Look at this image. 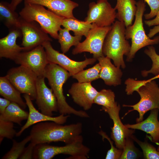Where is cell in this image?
I'll return each instance as SVG.
<instances>
[{
	"mask_svg": "<svg viewBox=\"0 0 159 159\" xmlns=\"http://www.w3.org/2000/svg\"><path fill=\"white\" fill-rule=\"evenodd\" d=\"M150 79L147 80H137L132 78L127 79L125 83V92L128 95H132L134 91L137 92L139 89L148 82Z\"/></svg>",
	"mask_w": 159,
	"mask_h": 159,
	"instance_id": "36",
	"label": "cell"
},
{
	"mask_svg": "<svg viewBox=\"0 0 159 159\" xmlns=\"http://www.w3.org/2000/svg\"><path fill=\"white\" fill-rule=\"evenodd\" d=\"M125 28L123 22L115 21L106 37L102 49L104 56L112 59L116 66L123 69L126 67L123 56L128 55L131 47L125 38Z\"/></svg>",
	"mask_w": 159,
	"mask_h": 159,
	"instance_id": "2",
	"label": "cell"
},
{
	"mask_svg": "<svg viewBox=\"0 0 159 159\" xmlns=\"http://www.w3.org/2000/svg\"><path fill=\"white\" fill-rule=\"evenodd\" d=\"M83 140L80 139L63 146L50 145L47 143L37 145L33 159H51L60 154L69 155V158L72 159H87L90 150L83 143Z\"/></svg>",
	"mask_w": 159,
	"mask_h": 159,
	"instance_id": "6",
	"label": "cell"
},
{
	"mask_svg": "<svg viewBox=\"0 0 159 159\" xmlns=\"http://www.w3.org/2000/svg\"><path fill=\"white\" fill-rule=\"evenodd\" d=\"M114 7L116 12V18L123 22L126 27L132 24L137 10L136 3L135 0H116Z\"/></svg>",
	"mask_w": 159,
	"mask_h": 159,
	"instance_id": "22",
	"label": "cell"
},
{
	"mask_svg": "<svg viewBox=\"0 0 159 159\" xmlns=\"http://www.w3.org/2000/svg\"><path fill=\"white\" fill-rule=\"evenodd\" d=\"M82 37L81 36H72L69 30L64 28H61L59 32L57 39L62 53H66L72 46L77 45L80 42Z\"/></svg>",
	"mask_w": 159,
	"mask_h": 159,
	"instance_id": "27",
	"label": "cell"
},
{
	"mask_svg": "<svg viewBox=\"0 0 159 159\" xmlns=\"http://www.w3.org/2000/svg\"><path fill=\"white\" fill-rule=\"evenodd\" d=\"M131 137L142 149L144 159H159V152L153 145L147 142L140 140L133 135Z\"/></svg>",
	"mask_w": 159,
	"mask_h": 159,
	"instance_id": "32",
	"label": "cell"
},
{
	"mask_svg": "<svg viewBox=\"0 0 159 159\" xmlns=\"http://www.w3.org/2000/svg\"><path fill=\"white\" fill-rule=\"evenodd\" d=\"M144 53L151 59L152 64L150 69L142 71V76L145 77L149 74H152L159 77V55L157 53L155 48L152 45L148 46L144 50Z\"/></svg>",
	"mask_w": 159,
	"mask_h": 159,
	"instance_id": "31",
	"label": "cell"
},
{
	"mask_svg": "<svg viewBox=\"0 0 159 159\" xmlns=\"http://www.w3.org/2000/svg\"><path fill=\"white\" fill-rule=\"evenodd\" d=\"M36 145L35 144L30 142L28 145L25 148L19 159H33L34 149Z\"/></svg>",
	"mask_w": 159,
	"mask_h": 159,
	"instance_id": "38",
	"label": "cell"
},
{
	"mask_svg": "<svg viewBox=\"0 0 159 159\" xmlns=\"http://www.w3.org/2000/svg\"><path fill=\"white\" fill-rule=\"evenodd\" d=\"M120 110L119 104L110 109L102 107V110L108 113L113 122V126L111 127V138L117 148L123 149L126 138L131 136L135 130L128 128L123 124L119 116Z\"/></svg>",
	"mask_w": 159,
	"mask_h": 159,
	"instance_id": "15",
	"label": "cell"
},
{
	"mask_svg": "<svg viewBox=\"0 0 159 159\" xmlns=\"http://www.w3.org/2000/svg\"><path fill=\"white\" fill-rule=\"evenodd\" d=\"M71 76L65 69L56 64L50 63L47 65L45 74L57 100L58 111L60 114H73L82 118H88L85 111L75 110L67 102L63 91V86Z\"/></svg>",
	"mask_w": 159,
	"mask_h": 159,
	"instance_id": "3",
	"label": "cell"
},
{
	"mask_svg": "<svg viewBox=\"0 0 159 159\" xmlns=\"http://www.w3.org/2000/svg\"><path fill=\"white\" fill-rule=\"evenodd\" d=\"M14 123L0 119V143L4 138L12 140L17 132L14 128Z\"/></svg>",
	"mask_w": 159,
	"mask_h": 159,
	"instance_id": "34",
	"label": "cell"
},
{
	"mask_svg": "<svg viewBox=\"0 0 159 159\" xmlns=\"http://www.w3.org/2000/svg\"><path fill=\"white\" fill-rule=\"evenodd\" d=\"M29 112L24 110L17 103L11 102L4 113L0 115V119L21 125L22 122L27 120Z\"/></svg>",
	"mask_w": 159,
	"mask_h": 159,
	"instance_id": "24",
	"label": "cell"
},
{
	"mask_svg": "<svg viewBox=\"0 0 159 159\" xmlns=\"http://www.w3.org/2000/svg\"><path fill=\"white\" fill-rule=\"evenodd\" d=\"M8 34L0 39V57L9 59L14 61L24 48L16 43L17 39L22 37L20 28L9 29Z\"/></svg>",
	"mask_w": 159,
	"mask_h": 159,
	"instance_id": "19",
	"label": "cell"
},
{
	"mask_svg": "<svg viewBox=\"0 0 159 159\" xmlns=\"http://www.w3.org/2000/svg\"><path fill=\"white\" fill-rule=\"evenodd\" d=\"M144 22L146 25L149 27L159 25V11L155 18L152 20H145Z\"/></svg>",
	"mask_w": 159,
	"mask_h": 159,
	"instance_id": "40",
	"label": "cell"
},
{
	"mask_svg": "<svg viewBox=\"0 0 159 159\" xmlns=\"http://www.w3.org/2000/svg\"><path fill=\"white\" fill-rule=\"evenodd\" d=\"M27 106L29 110V116L26 123L17 132L16 136H20L23 132L32 125L39 122L44 121H53L57 123L63 124L69 117L68 115L60 114L58 116L53 117L46 115L39 112L34 106L30 96L24 94L23 96Z\"/></svg>",
	"mask_w": 159,
	"mask_h": 159,
	"instance_id": "17",
	"label": "cell"
},
{
	"mask_svg": "<svg viewBox=\"0 0 159 159\" xmlns=\"http://www.w3.org/2000/svg\"><path fill=\"white\" fill-rule=\"evenodd\" d=\"M21 94L6 76L0 77V95L11 102L17 103L23 109H24L27 105L22 98Z\"/></svg>",
	"mask_w": 159,
	"mask_h": 159,
	"instance_id": "23",
	"label": "cell"
},
{
	"mask_svg": "<svg viewBox=\"0 0 159 159\" xmlns=\"http://www.w3.org/2000/svg\"><path fill=\"white\" fill-rule=\"evenodd\" d=\"M93 24V26L89 31L85 39L82 42H80L72 50L73 54L89 52L92 54L93 57L97 60L98 58L104 56L102 51L103 45L112 25L100 27Z\"/></svg>",
	"mask_w": 159,
	"mask_h": 159,
	"instance_id": "9",
	"label": "cell"
},
{
	"mask_svg": "<svg viewBox=\"0 0 159 159\" xmlns=\"http://www.w3.org/2000/svg\"><path fill=\"white\" fill-rule=\"evenodd\" d=\"M159 109L151 110L150 114L145 120L134 124H127L125 126L128 128L142 130L149 134L152 141L158 144L159 142V120L158 116Z\"/></svg>",
	"mask_w": 159,
	"mask_h": 159,
	"instance_id": "21",
	"label": "cell"
},
{
	"mask_svg": "<svg viewBox=\"0 0 159 159\" xmlns=\"http://www.w3.org/2000/svg\"><path fill=\"white\" fill-rule=\"evenodd\" d=\"M99 134L101 135L103 140L106 139L109 142L111 145L110 149L108 150L105 157L106 159H118L121 155L122 149H121L115 147L113 145V141H112L106 132L101 130L98 132Z\"/></svg>",
	"mask_w": 159,
	"mask_h": 159,
	"instance_id": "35",
	"label": "cell"
},
{
	"mask_svg": "<svg viewBox=\"0 0 159 159\" xmlns=\"http://www.w3.org/2000/svg\"><path fill=\"white\" fill-rule=\"evenodd\" d=\"M45 78L38 77L36 102L41 112L52 116L53 112L58 111L57 100L52 89L48 87L45 84Z\"/></svg>",
	"mask_w": 159,
	"mask_h": 159,
	"instance_id": "14",
	"label": "cell"
},
{
	"mask_svg": "<svg viewBox=\"0 0 159 159\" xmlns=\"http://www.w3.org/2000/svg\"><path fill=\"white\" fill-rule=\"evenodd\" d=\"M159 32V25H156L153 28L150 29L149 32L147 35L149 37L151 38Z\"/></svg>",
	"mask_w": 159,
	"mask_h": 159,
	"instance_id": "41",
	"label": "cell"
},
{
	"mask_svg": "<svg viewBox=\"0 0 159 159\" xmlns=\"http://www.w3.org/2000/svg\"><path fill=\"white\" fill-rule=\"evenodd\" d=\"M22 34L21 45L24 51L30 50L46 41L52 42V39L35 21H26L20 16V27Z\"/></svg>",
	"mask_w": 159,
	"mask_h": 159,
	"instance_id": "13",
	"label": "cell"
},
{
	"mask_svg": "<svg viewBox=\"0 0 159 159\" xmlns=\"http://www.w3.org/2000/svg\"><path fill=\"white\" fill-rule=\"evenodd\" d=\"M14 61L16 64L30 69L38 77H45L46 68L49 63L45 49L42 45L29 51L21 52Z\"/></svg>",
	"mask_w": 159,
	"mask_h": 159,
	"instance_id": "10",
	"label": "cell"
},
{
	"mask_svg": "<svg viewBox=\"0 0 159 159\" xmlns=\"http://www.w3.org/2000/svg\"><path fill=\"white\" fill-rule=\"evenodd\" d=\"M149 6L150 11L148 13L144 15L145 19L149 20L156 15L159 11V0H143Z\"/></svg>",
	"mask_w": 159,
	"mask_h": 159,
	"instance_id": "37",
	"label": "cell"
},
{
	"mask_svg": "<svg viewBox=\"0 0 159 159\" xmlns=\"http://www.w3.org/2000/svg\"><path fill=\"white\" fill-rule=\"evenodd\" d=\"M23 0H12L10 4L11 9L15 10L17 6Z\"/></svg>",
	"mask_w": 159,
	"mask_h": 159,
	"instance_id": "42",
	"label": "cell"
},
{
	"mask_svg": "<svg viewBox=\"0 0 159 159\" xmlns=\"http://www.w3.org/2000/svg\"><path fill=\"white\" fill-rule=\"evenodd\" d=\"M68 92L76 104L87 110L91 108L98 91L91 82H77L72 84Z\"/></svg>",
	"mask_w": 159,
	"mask_h": 159,
	"instance_id": "16",
	"label": "cell"
},
{
	"mask_svg": "<svg viewBox=\"0 0 159 159\" xmlns=\"http://www.w3.org/2000/svg\"><path fill=\"white\" fill-rule=\"evenodd\" d=\"M158 78L155 76L150 79L145 84L141 86L137 92L140 95V99L137 103L133 105H123L124 107H129L133 110L137 111L139 117L136 119L137 122L143 120L144 114L148 111L155 109H159V87L154 80Z\"/></svg>",
	"mask_w": 159,
	"mask_h": 159,
	"instance_id": "7",
	"label": "cell"
},
{
	"mask_svg": "<svg viewBox=\"0 0 159 159\" xmlns=\"http://www.w3.org/2000/svg\"><path fill=\"white\" fill-rule=\"evenodd\" d=\"M82 130L80 122L63 125L53 121L40 122L32 127L30 142L36 145L58 142L67 144L83 139Z\"/></svg>",
	"mask_w": 159,
	"mask_h": 159,
	"instance_id": "1",
	"label": "cell"
},
{
	"mask_svg": "<svg viewBox=\"0 0 159 159\" xmlns=\"http://www.w3.org/2000/svg\"><path fill=\"white\" fill-rule=\"evenodd\" d=\"M157 150L159 152V146L158 147Z\"/></svg>",
	"mask_w": 159,
	"mask_h": 159,
	"instance_id": "43",
	"label": "cell"
},
{
	"mask_svg": "<svg viewBox=\"0 0 159 159\" xmlns=\"http://www.w3.org/2000/svg\"><path fill=\"white\" fill-rule=\"evenodd\" d=\"M5 76L21 93L28 95L32 100H36L38 77L32 71L20 65L10 69Z\"/></svg>",
	"mask_w": 159,
	"mask_h": 159,
	"instance_id": "8",
	"label": "cell"
},
{
	"mask_svg": "<svg viewBox=\"0 0 159 159\" xmlns=\"http://www.w3.org/2000/svg\"><path fill=\"white\" fill-rule=\"evenodd\" d=\"M101 67L99 63L86 70H83L72 76L78 82H91L100 78Z\"/></svg>",
	"mask_w": 159,
	"mask_h": 159,
	"instance_id": "28",
	"label": "cell"
},
{
	"mask_svg": "<svg viewBox=\"0 0 159 159\" xmlns=\"http://www.w3.org/2000/svg\"><path fill=\"white\" fill-rule=\"evenodd\" d=\"M11 102L5 98H0V114H3Z\"/></svg>",
	"mask_w": 159,
	"mask_h": 159,
	"instance_id": "39",
	"label": "cell"
},
{
	"mask_svg": "<svg viewBox=\"0 0 159 159\" xmlns=\"http://www.w3.org/2000/svg\"><path fill=\"white\" fill-rule=\"evenodd\" d=\"M114 92L110 89H103L98 92L95 97L93 103L101 105L107 109L113 107L117 105L115 100Z\"/></svg>",
	"mask_w": 159,
	"mask_h": 159,
	"instance_id": "29",
	"label": "cell"
},
{
	"mask_svg": "<svg viewBox=\"0 0 159 159\" xmlns=\"http://www.w3.org/2000/svg\"><path fill=\"white\" fill-rule=\"evenodd\" d=\"M62 26L69 31H72L74 35L86 37L89 31L93 26V24L76 18H65L63 19Z\"/></svg>",
	"mask_w": 159,
	"mask_h": 159,
	"instance_id": "26",
	"label": "cell"
},
{
	"mask_svg": "<svg viewBox=\"0 0 159 159\" xmlns=\"http://www.w3.org/2000/svg\"><path fill=\"white\" fill-rule=\"evenodd\" d=\"M101 67L100 78L109 86L115 87L120 85L122 72L120 68L112 63L111 59L104 56L97 59Z\"/></svg>",
	"mask_w": 159,
	"mask_h": 159,
	"instance_id": "20",
	"label": "cell"
},
{
	"mask_svg": "<svg viewBox=\"0 0 159 159\" xmlns=\"http://www.w3.org/2000/svg\"><path fill=\"white\" fill-rule=\"evenodd\" d=\"M131 136L126 138L120 159H135L140 156L138 150L135 147Z\"/></svg>",
	"mask_w": 159,
	"mask_h": 159,
	"instance_id": "33",
	"label": "cell"
},
{
	"mask_svg": "<svg viewBox=\"0 0 159 159\" xmlns=\"http://www.w3.org/2000/svg\"><path fill=\"white\" fill-rule=\"evenodd\" d=\"M50 41L44 42L42 45L44 48L47 59L50 63L61 66L69 73L71 76L83 70L88 65L93 64L97 59L93 57L87 58L82 61L71 59L63 53H60L52 47Z\"/></svg>",
	"mask_w": 159,
	"mask_h": 159,
	"instance_id": "12",
	"label": "cell"
},
{
	"mask_svg": "<svg viewBox=\"0 0 159 159\" xmlns=\"http://www.w3.org/2000/svg\"><path fill=\"white\" fill-rule=\"evenodd\" d=\"M145 3L143 0L137 2L134 22L133 24L126 27L125 29L126 39H130L131 41L130 50L126 59L127 62L131 61L136 52L142 48L159 43V36L151 39L145 33L143 20L146 10Z\"/></svg>",
	"mask_w": 159,
	"mask_h": 159,
	"instance_id": "5",
	"label": "cell"
},
{
	"mask_svg": "<svg viewBox=\"0 0 159 159\" xmlns=\"http://www.w3.org/2000/svg\"><path fill=\"white\" fill-rule=\"evenodd\" d=\"M116 10L108 0H98L89 4L87 16L84 21L97 26L104 27L111 26L116 18Z\"/></svg>",
	"mask_w": 159,
	"mask_h": 159,
	"instance_id": "11",
	"label": "cell"
},
{
	"mask_svg": "<svg viewBox=\"0 0 159 159\" xmlns=\"http://www.w3.org/2000/svg\"><path fill=\"white\" fill-rule=\"evenodd\" d=\"M24 3L42 6L65 18H76L73 10L79 6L77 3L71 0H24Z\"/></svg>",
	"mask_w": 159,
	"mask_h": 159,
	"instance_id": "18",
	"label": "cell"
},
{
	"mask_svg": "<svg viewBox=\"0 0 159 159\" xmlns=\"http://www.w3.org/2000/svg\"><path fill=\"white\" fill-rule=\"evenodd\" d=\"M0 19L9 29L19 28L20 16L11 8L10 4L1 1L0 3Z\"/></svg>",
	"mask_w": 159,
	"mask_h": 159,
	"instance_id": "25",
	"label": "cell"
},
{
	"mask_svg": "<svg viewBox=\"0 0 159 159\" xmlns=\"http://www.w3.org/2000/svg\"><path fill=\"white\" fill-rule=\"evenodd\" d=\"M31 139V137L29 135L20 142H17L15 140H13L11 148L2 157L1 159H19L25 148L26 145L30 141Z\"/></svg>",
	"mask_w": 159,
	"mask_h": 159,
	"instance_id": "30",
	"label": "cell"
},
{
	"mask_svg": "<svg viewBox=\"0 0 159 159\" xmlns=\"http://www.w3.org/2000/svg\"><path fill=\"white\" fill-rule=\"evenodd\" d=\"M19 14L26 21L36 22L52 37L58 39L59 32L65 18L42 6L25 3Z\"/></svg>",
	"mask_w": 159,
	"mask_h": 159,
	"instance_id": "4",
	"label": "cell"
}]
</instances>
